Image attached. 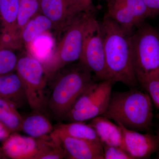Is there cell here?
Returning a JSON list of instances; mask_svg holds the SVG:
<instances>
[{"mask_svg":"<svg viewBox=\"0 0 159 159\" xmlns=\"http://www.w3.org/2000/svg\"><path fill=\"white\" fill-rule=\"evenodd\" d=\"M104 39L109 79L135 89L139 84L134 71L132 34L105 15L100 24Z\"/></svg>","mask_w":159,"mask_h":159,"instance_id":"6da1fadb","label":"cell"},{"mask_svg":"<svg viewBox=\"0 0 159 159\" xmlns=\"http://www.w3.org/2000/svg\"><path fill=\"white\" fill-rule=\"evenodd\" d=\"M102 116L128 129L148 130L153 120V102L147 93L135 89L111 93L108 107Z\"/></svg>","mask_w":159,"mask_h":159,"instance_id":"7a4b0ae2","label":"cell"},{"mask_svg":"<svg viewBox=\"0 0 159 159\" xmlns=\"http://www.w3.org/2000/svg\"><path fill=\"white\" fill-rule=\"evenodd\" d=\"M92 72L79 62L62 72L55 81L50 99L48 107L58 118H64L77 98L91 83Z\"/></svg>","mask_w":159,"mask_h":159,"instance_id":"3957f363","label":"cell"},{"mask_svg":"<svg viewBox=\"0 0 159 159\" xmlns=\"http://www.w3.org/2000/svg\"><path fill=\"white\" fill-rule=\"evenodd\" d=\"M93 15L82 12L64 31L54 51L42 62L49 78L79 60L87 30Z\"/></svg>","mask_w":159,"mask_h":159,"instance_id":"277c9868","label":"cell"},{"mask_svg":"<svg viewBox=\"0 0 159 159\" xmlns=\"http://www.w3.org/2000/svg\"><path fill=\"white\" fill-rule=\"evenodd\" d=\"M134 71L139 84L159 70V31L144 23L131 37Z\"/></svg>","mask_w":159,"mask_h":159,"instance_id":"5b68a950","label":"cell"},{"mask_svg":"<svg viewBox=\"0 0 159 159\" xmlns=\"http://www.w3.org/2000/svg\"><path fill=\"white\" fill-rule=\"evenodd\" d=\"M114 83L110 80L93 81L77 98L65 118L70 122H84L102 116L108 107Z\"/></svg>","mask_w":159,"mask_h":159,"instance_id":"8992f818","label":"cell"},{"mask_svg":"<svg viewBox=\"0 0 159 159\" xmlns=\"http://www.w3.org/2000/svg\"><path fill=\"white\" fill-rule=\"evenodd\" d=\"M16 72L24 87L26 100L35 111L41 109L44 100V90L49 77L42 62L30 54L19 57Z\"/></svg>","mask_w":159,"mask_h":159,"instance_id":"52a82bcc","label":"cell"},{"mask_svg":"<svg viewBox=\"0 0 159 159\" xmlns=\"http://www.w3.org/2000/svg\"><path fill=\"white\" fill-rule=\"evenodd\" d=\"M79 61L99 80H109L101 25L93 16L86 33Z\"/></svg>","mask_w":159,"mask_h":159,"instance_id":"ba28073f","label":"cell"},{"mask_svg":"<svg viewBox=\"0 0 159 159\" xmlns=\"http://www.w3.org/2000/svg\"><path fill=\"white\" fill-rule=\"evenodd\" d=\"M106 16L126 31L133 33L151 17L143 0H106Z\"/></svg>","mask_w":159,"mask_h":159,"instance_id":"9c48e42d","label":"cell"},{"mask_svg":"<svg viewBox=\"0 0 159 159\" xmlns=\"http://www.w3.org/2000/svg\"><path fill=\"white\" fill-rule=\"evenodd\" d=\"M40 11L52 21L54 29L60 32L84 12L74 0H41Z\"/></svg>","mask_w":159,"mask_h":159,"instance_id":"30bf717a","label":"cell"},{"mask_svg":"<svg viewBox=\"0 0 159 159\" xmlns=\"http://www.w3.org/2000/svg\"><path fill=\"white\" fill-rule=\"evenodd\" d=\"M20 0H0V45L19 49L21 42L17 33Z\"/></svg>","mask_w":159,"mask_h":159,"instance_id":"8fae6325","label":"cell"},{"mask_svg":"<svg viewBox=\"0 0 159 159\" xmlns=\"http://www.w3.org/2000/svg\"><path fill=\"white\" fill-rule=\"evenodd\" d=\"M122 131L127 152L133 159H147L157 151L159 143L157 135L141 134L116 123Z\"/></svg>","mask_w":159,"mask_h":159,"instance_id":"7c38bea8","label":"cell"},{"mask_svg":"<svg viewBox=\"0 0 159 159\" xmlns=\"http://www.w3.org/2000/svg\"><path fill=\"white\" fill-rule=\"evenodd\" d=\"M60 140L66 154L70 159H104L101 142H92L68 136L53 131Z\"/></svg>","mask_w":159,"mask_h":159,"instance_id":"4fadbf2b","label":"cell"},{"mask_svg":"<svg viewBox=\"0 0 159 159\" xmlns=\"http://www.w3.org/2000/svg\"><path fill=\"white\" fill-rule=\"evenodd\" d=\"M12 133L3 140L2 147L7 158L35 159L39 147L38 139Z\"/></svg>","mask_w":159,"mask_h":159,"instance_id":"5bb4252c","label":"cell"},{"mask_svg":"<svg viewBox=\"0 0 159 159\" xmlns=\"http://www.w3.org/2000/svg\"><path fill=\"white\" fill-rule=\"evenodd\" d=\"M89 124L96 131L101 143L116 146L127 152L122 131L118 124L102 116L92 119Z\"/></svg>","mask_w":159,"mask_h":159,"instance_id":"9a60e30c","label":"cell"},{"mask_svg":"<svg viewBox=\"0 0 159 159\" xmlns=\"http://www.w3.org/2000/svg\"><path fill=\"white\" fill-rule=\"evenodd\" d=\"M0 98L13 102L18 107L26 100L22 82L16 72L0 76Z\"/></svg>","mask_w":159,"mask_h":159,"instance_id":"2e32d148","label":"cell"},{"mask_svg":"<svg viewBox=\"0 0 159 159\" xmlns=\"http://www.w3.org/2000/svg\"><path fill=\"white\" fill-rule=\"evenodd\" d=\"M54 29L52 21L41 12L35 15L26 24L21 31V42L29 47L36 39L51 29Z\"/></svg>","mask_w":159,"mask_h":159,"instance_id":"e0dca14e","label":"cell"},{"mask_svg":"<svg viewBox=\"0 0 159 159\" xmlns=\"http://www.w3.org/2000/svg\"><path fill=\"white\" fill-rule=\"evenodd\" d=\"M54 129L49 119L39 113L23 118L21 131L29 136L39 139L50 134Z\"/></svg>","mask_w":159,"mask_h":159,"instance_id":"ac0fdd59","label":"cell"},{"mask_svg":"<svg viewBox=\"0 0 159 159\" xmlns=\"http://www.w3.org/2000/svg\"><path fill=\"white\" fill-rule=\"evenodd\" d=\"M53 131L76 139L101 142L94 129L89 124H86L84 122L59 123L54 127Z\"/></svg>","mask_w":159,"mask_h":159,"instance_id":"d6986e66","label":"cell"},{"mask_svg":"<svg viewBox=\"0 0 159 159\" xmlns=\"http://www.w3.org/2000/svg\"><path fill=\"white\" fill-rule=\"evenodd\" d=\"M38 139L39 147L35 159H61L66 157L61 142L53 132L49 135Z\"/></svg>","mask_w":159,"mask_h":159,"instance_id":"ffe728a7","label":"cell"},{"mask_svg":"<svg viewBox=\"0 0 159 159\" xmlns=\"http://www.w3.org/2000/svg\"><path fill=\"white\" fill-rule=\"evenodd\" d=\"M17 108V106L13 102L0 98V122L11 133L21 131L23 118Z\"/></svg>","mask_w":159,"mask_h":159,"instance_id":"44dd1931","label":"cell"},{"mask_svg":"<svg viewBox=\"0 0 159 159\" xmlns=\"http://www.w3.org/2000/svg\"><path fill=\"white\" fill-rule=\"evenodd\" d=\"M40 5L41 0H20L16 30L20 40L23 28L32 18L41 12Z\"/></svg>","mask_w":159,"mask_h":159,"instance_id":"7402d4cb","label":"cell"},{"mask_svg":"<svg viewBox=\"0 0 159 159\" xmlns=\"http://www.w3.org/2000/svg\"><path fill=\"white\" fill-rule=\"evenodd\" d=\"M15 50L0 46V76L16 71L19 57Z\"/></svg>","mask_w":159,"mask_h":159,"instance_id":"603a6c76","label":"cell"},{"mask_svg":"<svg viewBox=\"0 0 159 159\" xmlns=\"http://www.w3.org/2000/svg\"><path fill=\"white\" fill-rule=\"evenodd\" d=\"M141 86L146 91L154 105L159 110V70L150 75Z\"/></svg>","mask_w":159,"mask_h":159,"instance_id":"cb8c5ba5","label":"cell"},{"mask_svg":"<svg viewBox=\"0 0 159 159\" xmlns=\"http://www.w3.org/2000/svg\"><path fill=\"white\" fill-rule=\"evenodd\" d=\"M104 159H133L130 154L122 148L101 143Z\"/></svg>","mask_w":159,"mask_h":159,"instance_id":"d4e9b609","label":"cell"},{"mask_svg":"<svg viewBox=\"0 0 159 159\" xmlns=\"http://www.w3.org/2000/svg\"><path fill=\"white\" fill-rule=\"evenodd\" d=\"M78 7L83 12L87 14H93L96 11L93 0H74Z\"/></svg>","mask_w":159,"mask_h":159,"instance_id":"484cf974","label":"cell"},{"mask_svg":"<svg viewBox=\"0 0 159 159\" xmlns=\"http://www.w3.org/2000/svg\"><path fill=\"white\" fill-rule=\"evenodd\" d=\"M150 11L151 17L153 18L159 14V0H143Z\"/></svg>","mask_w":159,"mask_h":159,"instance_id":"4316f807","label":"cell"},{"mask_svg":"<svg viewBox=\"0 0 159 159\" xmlns=\"http://www.w3.org/2000/svg\"><path fill=\"white\" fill-rule=\"evenodd\" d=\"M11 133V132L0 122V141L5 140Z\"/></svg>","mask_w":159,"mask_h":159,"instance_id":"83f0119b","label":"cell"},{"mask_svg":"<svg viewBox=\"0 0 159 159\" xmlns=\"http://www.w3.org/2000/svg\"><path fill=\"white\" fill-rule=\"evenodd\" d=\"M7 157L6 156L4 151H3L2 148L0 146V159H7Z\"/></svg>","mask_w":159,"mask_h":159,"instance_id":"f1b7e54d","label":"cell"},{"mask_svg":"<svg viewBox=\"0 0 159 159\" xmlns=\"http://www.w3.org/2000/svg\"><path fill=\"white\" fill-rule=\"evenodd\" d=\"M157 137L158 140V143H159V147H158V156L157 157V158L159 159V129L157 133Z\"/></svg>","mask_w":159,"mask_h":159,"instance_id":"f546056e","label":"cell"},{"mask_svg":"<svg viewBox=\"0 0 159 159\" xmlns=\"http://www.w3.org/2000/svg\"><path fill=\"white\" fill-rule=\"evenodd\" d=\"M156 117L159 119V113L157 114L156 115Z\"/></svg>","mask_w":159,"mask_h":159,"instance_id":"4dcf8cb0","label":"cell"}]
</instances>
